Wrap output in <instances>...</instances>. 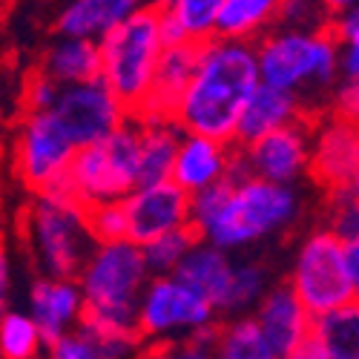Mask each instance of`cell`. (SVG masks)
Here are the masks:
<instances>
[{"label":"cell","mask_w":359,"mask_h":359,"mask_svg":"<svg viewBox=\"0 0 359 359\" xmlns=\"http://www.w3.org/2000/svg\"><path fill=\"white\" fill-rule=\"evenodd\" d=\"M302 210L305 198L296 184H279L262 175L222 178L193 193L190 224L201 242L236 253L296 227Z\"/></svg>","instance_id":"cell-1"},{"label":"cell","mask_w":359,"mask_h":359,"mask_svg":"<svg viewBox=\"0 0 359 359\" xmlns=\"http://www.w3.org/2000/svg\"><path fill=\"white\" fill-rule=\"evenodd\" d=\"M262 83L256 43L213 38L201 46L198 69L175 109V121L187 133H201L236 144L238 118Z\"/></svg>","instance_id":"cell-2"},{"label":"cell","mask_w":359,"mask_h":359,"mask_svg":"<svg viewBox=\"0 0 359 359\" xmlns=\"http://www.w3.org/2000/svg\"><path fill=\"white\" fill-rule=\"evenodd\" d=\"M256 55L262 81L293 93L311 115L327 107L342 78V52L334 23L316 29L276 26L256 43Z\"/></svg>","instance_id":"cell-3"},{"label":"cell","mask_w":359,"mask_h":359,"mask_svg":"<svg viewBox=\"0 0 359 359\" xmlns=\"http://www.w3.org/2000/svg\"><path fill=\"white\" fill-rule=\"evenodd\" d=\"M153 279L144 248L133 238L98 245L81 271L83 319L109 331H138L144 290Z\"/></svg>","instance_id":"cell-4"},{"label":"cell","mask_w":359,"mask_h":359,"mask_svg":"<svg viewBox=\"0 0 359 359\" xmlns=\"http://www.w3.org/2000/svg\"><path fill=\"white\" fill-rule=\"evenodd\" d=\"M141 115H127L104 141L78 147L72 164L46 187L49 193L75 196L86 207L127 198L138 187L141 158ZM43 193V190H41Z\"/></svg>","instance_id":"cell-5"},{"label":"cell","mask_w":359,"mask_h":359,"mask_svg":"<svg viewBox=\"0 0 359 359\" xmlns=\"http://www.w3.org/2000/svg\"><path fill=\"white\" fill-rule=\"evenodd\" d=\"M26 227L41 276L78 279L98 248L89 230V207L75 196L38 193L35 204L29 207Z\"/></svg>","instance_id":"cell-6"},{"label":"cell","mask_w":359,"mask_h":359,"mask_svg":"<svg viewBox=\"0 0 359 359\" xmlns=\"http://www.w3.org/2000/svg\"><path fill=\"white\" fill-rule=\"evenodd\" d=\"M98 43H101L104 81L124 101L127 112L138 115L149 95V86H153L158 57L164 52L161 9L149 4L141 6L127 20L112 26Z\"/></svg>","instance_id":"cell-7"},{"label":"cell","mask_w":359,"mask_h":359,"mask_svg":"<svg viewBox=\"0 0 359 359\" xmlns=\"http://www.w3.org/2000/svg\"><path fill=\"white\" fill-rule=\"evenodd\" d=\"M287 285L296 290V296L302 299L313 316L356 299L348 245L325 224L313 227L302 236V242L293 253Z\"/></svg>","instance_id":"cell-8"},{"label":"cell","mask_w":359,"mask_h":359,"mask_svg":"<svg viewBox=\"0 0 359 359\" xmlns=\"http://www.w3.org/2000/svg\"><path fill=\"white\" fill-rule=\"evenodd\" d=\"M219 319V311L187 287L182 279L153 276L138 311V334L144 342H182L196 327Z\"/></svg>","instance_id":"cell-9"},{"label":"cell","mask_w":359,"mask_h":359,"mask_svg":"<svg viewBox=\"0 0 359 359\" xmlns=\"http://www.w3.org/2000/svg\"><path fill=\"white\" fill-rule=\"evenodd\" d=\"M75 153L78 147L64 130L55 109L29 112L18 138V156H15L20 182L35 193L46 190L72 164Z\"/></svg>","instance_id":"cell-10"},{"label":"cell","mask_w":359,"mask_h":359,"mask_svg":"<svg viewBox=\"0 0 359 359\" xmlns=\"http://www.w3.org/2000/svg\"><path fill=\"white\" fill-rule=\"evenodd\" d=\"M311 153H313V115H302L248 147H238V156H242L250 175L271 178V182L279 184L305 182L311 175Z\"/></svg>","instance_id":"cell-11"},{"label":"cell","mask_w":359,"mask_h":359,"mask_svg":"<svg viewBox=\"0 0 359 359\" xmlns=\"http://www.w3.org/2000/svg\"><path fill=\"white\" fill-rule=\"evenodd\" d=\"M55 115L61 118L64 130L75 141V147H86L104 141L115 127L124 124L130 115L124 101L112 93V86L101 78L86 81V83H72L61 86V95L55 101Z\"/></svg>","instance_id":"cell-12"},{"label":"cell","mask_w":359,"mask_h":359,"mask_svg":"<svg viewBox=\"0 0 359 359\" xmlns=\"http://www.w3.org/2000/svg\"><path fill=\"white\" fill-rule=\"evenodd\" d=\"M359 170V118L325 107L313 115L311 184L319 190L348 187Z\"/></svg>","instance_id":"cell-13"},{"label":"cell","mask_w":359,"mask_h":359,"mask_svg":"<svg viewBox=\"0 0 359 359\" xmlns=\"http://www.w3.org/2000/svg\"><path fill=\"white\" fill-rule=\"evenodd\" d=\"M127 216H130V238L135 245H149L161 233L190 224V204L193 196L175 182H156L147 187H135L127 198Z\"/></svg>","instance_id":"cell-14"},{"label":"cell","mask_w":359,"mask_h":359,"mask_svg":"<svg viewBox=\"0 0 359 359\" xmlns=\"http://www.w3.org/2000/svg\"><path fill=\"white\" fill-rule=\"evenodd\" d=\"M253 316L262 325V334L267 339V348H271V359H299V351H302L311 334L313 313L305 308V302L287 282L267 290L264 299L256 305Z\"/></svg>","instance_id":"cell-15"},{"label":"cell","mask_w":359,"mask_h":359,"mask_svg":"<svg viewBox=\"0 0 359 359\" xmlns=\"http://www.w3.org/2000/svg\"><path fill=\"white\" fill-rule=\"evenodd\" d=\"M198 41H184L175 46H164L158 67L153 75V86L144 101V109L138 115L144 118H175V109L182 104L187 86L198 69V57H201Z\"/></svg>","instance_id":"cell-16"},{"label":"cell","mask_w":359,"mask_h":359,"mask_svg":"<svg viewBox=\"0 0 359 359\" xmlns=\"http://www.w3.org/2000/svg\"><path fill=\"white\" fill-rule=\"evenodd\" d=\"M83 290L78 279H52L41 276L29 290V313L38 322L46 345L61 339L67 331L81 325L83 319Z\"/></svg>","instance_id":"cell-17"},{"label":"cell","mask_w":359,"mask_h":359,"mask_svg":"<svg viewBox=\"0 0 359 359\" xmlns=\"http://www.w3.org/2000/svg\"><path fill=\"white\" fill-rule=\"evenodd\" d=\"M233 271H236V262L230 259V250H222L198 238L196 248L175 267L172 276L182 279L187 287H193L198 296H204L219 311V316H224L230 305V290H233Z\"/></svg>","instance_id":"cell-18"},{"label":"cell","mask_w":359,"mask_h":359,"mask_svg":"<svg viewBox=\"0 0 359 359\" xmlns=\"http://www.w3.org/2000/svg\"><path fill=\"white\" fill-rule=\"evenodd\" d=\"M233 156H236V144L201 135V133H187L182 147H178L172 178L193 196L227 178Z\"/></svg>","instance_id":"cell-19"},{"label":"cell","mask_w":359,"mask_h":359,"mask_svg":"<svg viewBox=\"0 0 359 359\" xmlns=\"http://www.w3.org/2000/svg\"><path fill=\"white\" fill-rule=\"evenodd\" d=\"M302 115H311V112L293 93H285V89L262 81L253 89V95L248 98L242 118H238L236 147H248V144L259 141L262 135L273 133V130L296 121V118H302Z\"/></svg>","instance_id":"cell-20"},{"label":"cell","mask_w":359,"mask_h":359,"mask_svg":"<svg viewBox=\"0 0 359 359\" xmlns=\"http://www.w3.org/2000/svg\"><path fill=\"white\" fill-rule=\"evenodd\" d=\"M299 359H359V299L313 316Z\"/></svg>","instance_id":"cell-21"},{"label":"cell","mask_w":359,"mask_h":359,"mask_svg":"<svg viewBox=\"0 0 359 359\" xmlns=\"http://www.w3.org/2000/svg\"><path fill=\"white\" fill-rule=\"evenodd\" d=\"M141 158H138V187L172 178L178 147L187 130L175 118H144L141 115Z\"/></svg>","instance_id":"cell-22"},{"label":"cell","mask_w":359,"mask_h":359,"mask_svg":"<svg viewBox=\"0 0 359 359\" xmlns=\"http://www.w3.org/2000/svg\"><path fill=\"white\" fill-rule=\"evenodd\" d=\"M38 69L46 72L52 81H57L61 86L95 81V78L104 75L101 43L93 41V38L61 35L52 46H46Z\"/></svg>","instance_id":"cell-23"},{"label":"cell","mask_w":359,"mask_h":359,"mask_svg":"<svg viewBox=\"0 0 359 359\" xmlns=\"http://www.w3.org/2000/svg\"><path fill=\"white\" fill-rule=\"evenodd\" d=\"M141 6L133 0H72L55 20L57 35H78L101 41L112 26L127 20Z\"/></svg>","instance_id":"cell-24"},{"label":"cell","mask_w":359,"mask_h":359,"mask_svg":"<svg viewBox=\"0 0 359 359\" xmlns=\"http://www.w3.org/2000/svg\"><path fill=\"white\" fill-rule=\"evenodd\" d=\"M282 0H224L216 38L259 43L279 26Z\"/></svg>","instance_id":"cell-25"},{"label":"cell","mask_w":359,"mask_h":359,"mask_svg":"<svg viewBox=\"0 0 359 359\" xmlns=\"http://www.w3.org/2000/svg\"><path fill=\"white\" fill-rule=\"evenodd\" d=\"M219 356L222 359H271V348H267L262 325L253 313L222 319Z\"/></svg>","instance_id":"cell-26"},{"label":"cell","mask_w":359,"mask_h":359,"mask_svg":"<svg viewBox=\"0 0 359 359\" xmlns=\"http://www.w3.org/2000/svg\"><path fill=\"white\" fill-rule=\"evenodd\" d=\"M46 345L32 313L6 311L0 316V356L4 359H32Z\"/></svg>","instance_id":"cell-27"},{"label":"cell","mask_w":359,"mask_h":359,"mask_svg":"<svg viewBox=\"0 0 359 359\" xmlns=\"http://www.w3.org/2000/svg\"><path fill=\"white\" fill-rule=\"evenodd\" d=\"M198 233L193 230V224L187 227H175L170 233H161L158 238H153L149 245H144V256L149 264V273L153 276H170L175 273V267L184 262V256L196 248Z\"/></svg>","instance_id":"cell-28"},{"label":"cell","mask_w":359,"mask_h":359,"mask_svg":"<svg viewBox=\"0 0 359 359\" xmlns=\"http://www.w3.org/2000/svg\"><path fill=\"white\" fill-rule=\"evenodd\" d=\"M273 287L267 267L259 262H236L233 271V290H230V305L224 316H238V313H253L256 305L264 299V293Z\"/></svg>","instance_id":"cell-29"},{"label":"cell","mask_w":359,"mask_h":359,"mask_svg":"<svg viewBox=\"0 0 359 359\" xmlns=\"http://www.w3.org/2000/svg\"><path fill=\"white\" fill-rule=\"evenodd\" d=\"M322 224L334 230L345 245L359 238V196L348 187L322 190Z\"/></svg>","instance_id":"cell-30"},{"label":"cell","mask_w":359,"mask_h":359,"mask_svg":"<svg viewBox=\"0 0 359 359\" xmlns=\"http://www.w3.org/2000/svg\"><path fill=\"white\" fill-rule=\"evenodd\" d=\"M222 6H224V0H175L170 6V12L182 20L190 41L207 43V41L216 38Z\"/></svg>","instance_id":"cell-31"},{"label":"cell","mask_w":359,"mask_h":359,"mask_svg":"<svg viewBox=\"0 0 359 359\" xmlns=\"http://www.w3.org/2000/svg\"><path fill=\"white\" fill-rule=\"evenodd\" d=\"M89 230H93L98 245L130 238V216H127L124 198H118V201H101V204L89 207Z\"/></svg>","instance_id":"cell-32"},{"label":"cell","mask_w":359,"mask_h":359,"mask_svg":"<svg viewBox=\"0 0 359 359\" xmlns=\"http://www.w3.org/2000/svg\"><path fill=\"white\" fill-rule=\"evenodd\" d=\"M334 23V15L325 0H282L279 9V26H296V29H316Z\"/></svg>","instance_id":"cell-33"},{"label":"cell","mask_w":359,"mask_h":359,"mask_svg":"<svg viewBox=\"0 0 359 359\" xmlns=\"http://www.w3.org/2000/svg\"><path fill=\"white\" fill-rule=\"evenodd\" d=\"M334 32L342 52V75L359 78V6L334 18Z\"/></svg>","instance_id":"cell-34"},{"label":"cell","mask_w":359,"mask_h":359,"mask_svg":"<svg viewBox=\"0 0 359 359\" xmlns=\"http://www.w3.org/2000/svg\"><path fill=\"white\" fill-rule=\"evenodd\" d=\"M57 95H61V83L52 81L46 72L35 69L26 81V89H23V101H26V109L29 112H41V109H52Z\"/></svg>","instance_id":"cell-35"},{"label":"cell","mask_w":359,"mask_h":359,"mask_svg":"<svg viewBox=\"0 0 359 359\" xmlns=\"http://www.w3.org/2000/svg\"><path fill=\"white\" fill-rule=\"evenodd\" d=\"M49 353L55 359H95V348H93V339L86 337V331L78 325L72 331H67L61 339H55L49 345Z\"/></svg>","instance_id":"cell-36"},{"label":"cell","mask_w":359,"mask_h":359,"mask_svg":"<svg viewBox=\"0 0 359 359\" xmlns=\"http://www.w3.org/2000/svg\"><path fill=\"white\" fill-rule=\"evenodd\" d=\"M327 107L342 112V115H351V118H359V78H351V75H342L334 86L331 98H327Z\"/></svg>","instance_id":"cell-37"},{"label":"cell","mask_w":359,"mask_h":359,"mask_svg":"<svg viewBox=\"0 0 359 359\" xmlns=\"http://www.w3.org/2000/svg\"><path fill=\"white\" fill-rule=\"evenodd\" d=\"M161 38H164V46H175V43L190 41L187 29L182 26V20H178L170 9H161Z\"/></svg>","instance_id":"cell-38"},{"label":"cell","mask_w":359,"mask_h":359,"mask_svg":"<svg viewBox=\"0 0 359 359\" xmlns=\"http://www.w3.org/2000/svg\"><path fill=\"white\" fill-rule=\"evenodd\" d=\"M9 296H12V264L6 250H0V316L9 311Z\"/></svg>","instance_id":"cell-39"},{"label":"cell","mask_w":359,"mask_h":359,"mask_svg":"<svg viewBox=\"0 0 359 359\" xmlns=\"http://www.w3.org/2000/svg\"><path fill=\"white\" fill-rule=\"evenodd\" d=\"M348 262H351V276H353V296L359 299V238L348 245Z\"/></svg>","instance_id":"cell-40"},{"label":"cell","mask_w":359,"mask_h":359,"mask_svg":"<svg viewBox=\"0 0 359 359\" xmlns=\"http://www.w3.org/2000/svg\"><path fill=\"white\" fill-rule=\"evenodd\" d=\"M325 4H327V9H331V15L337 18V15H342V12L356 9V6H359V0H325Z\"/></svg>","instance_id":"cell-41"},{"label":"cell","mask_w":359,"mask_h":359,"mask_svg":"<svg viewBox=\"0 0 359 359\" xmlns=\"http://www.w3.org/2000/svg\"><path fill=\"white\" fill-rule=\"evenodd\" d=\"M147 4H149V6H156V9H170L175 0H147Z\"/></svg>","instance_id":"cell-42"},{"label":"cell","mask_w":359,"mask_h":359,"mask_svg":"<svg viewBox=\"0 0 359 359\" xmlns=\"http://www.w3.org/2000/svg\"><path fill=\"white\" fill-rule=\"evenodd\" d=\"M351 190L359 196V170H356V175H353V182H351Z\"/></svg>","instance_id":"cell-43"},{"label":"cell","mask_w":359,"mask_h":359,"mask_svg":"<svg viewBox=\"0 0 359 359\" xmlns=\"http://www.w3.org/2000/svg\"><path fill=\"white\" fill-rule=\"evenodd\" d=\"M0 32H4V18H0Z\"/></svg>","instance_id":"cell-44"}]
</instances>
